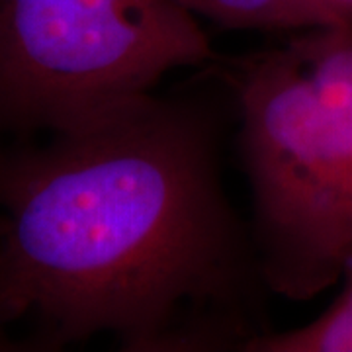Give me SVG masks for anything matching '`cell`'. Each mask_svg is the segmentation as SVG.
I'll list each match as a JSON object with an SVG mask.
<instances>
[{
  "mask_svg": "<svg viewBox=\"0 0 352 352\" xmlns=\"http://www.w3.org/2000/svg\"><path fill=\"white\" fill-rule=\"evenodd\" d=\"M0 323L55 342L113 335L127 351L252 337L263 282L217 170L214 122L147 96L0 163Z\"/></svg>",
  "mask_w": 352,
  "mask_h": 352,
  "instance_id": "cell-1",
  "label": "cell"
},
{
  "mask_svg": "<svg viewBox=\"0 0 352 352\" xmlns=\"http://www.w3.org/2000/svg\"><path fill=\"white\" fill-rule=\"evenodd\" d=\"M263 282L311 300L352 258V24L305 28L233 75Z\"/></svg>",
  "mask_w": 352,
  "mask_h": 352,
  "instance_id": "cell-2",
  "label": "cell"
},
{
  "mask_svg": "<svg viewBox=\"0 0 352 352\" xmlns=\"http://www.w3.org/2000/svg\"><path fill=\"white\" fill-rule=\"evenodd\" d=\"M212 57L198 18L168 0H0V122L82 129Z\"/></svg>",
  "mask_w": 352,
  "mask_h": 352,
  "instance_id": "cell-3",
  "label": "cell"
},
{
  "mask_svg": "<svg viewBox=\"0 0 352 352\" xmlns=\"http://www.w3.org/2000/svg\"><path fill=\"white\" fill-rule=\"evenodd\" d=\"M194 18H206L227 30L300 32L319 18L309 0H168Z\"/></svg>",
  "mask_w": 352,
  "mask_h": 352,
  "instance_id": "cell-4",
  "label": "cell"
},
{
  "mask_svg": "<svg viewBox=\"0 0 352 352\" xmlns=\"http://www.w3.org/2000/svg\"><path fill=\"white\" fill-rule=\"evenodd\" d=\"M339 298L311 323L302 327L256 333L245 340L247 352H352V258L346 264Z\"/></svg>",
  "mask_w": 352,
  "mask_h": 352,
  "instance_id": "cell-5",
  "label": "cell"
},
{
  "mask_svg": "<svg viewBox=\"0 0 352 352\" xmlns=\"http://www.w3.org/2000/svg\"><path fill=\"white\" fill-rule=\"evenodd\" d=\"M319 24H352V0H309Z\"/></svg>",
  "mask_w": 352,
  "mask_h": 352,
  "instance_id": "cell-6",
  "label": "cell"
},
{
  "mask_svg": "<svg viewBox=\"0 0 352 352\" xmlns=\"http://www.w3.org/2000/svg\"><path fill=\"white\" fill-rule=\"evenodd\" d=\"M2 231H4V217L0 215V235H2Z\"/></svg>",
  "mask_w": 352,
  "mask_h": 352,
  "instance_id": "cell-7",
  "label": "cell"
}]
</instances>
